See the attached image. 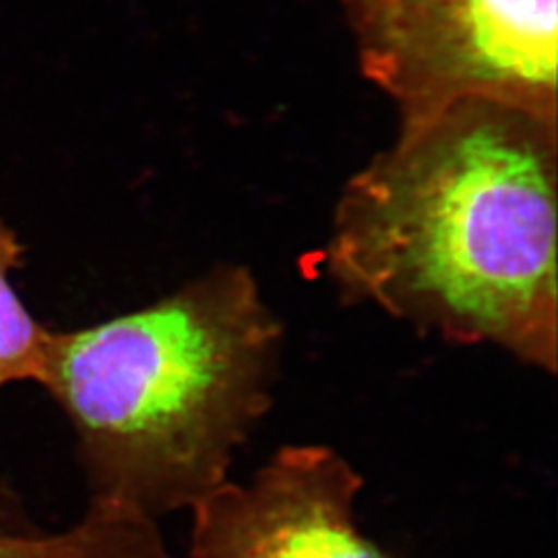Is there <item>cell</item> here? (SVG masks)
I'll return each mask as SVG.
<instances>
[{"instance_id": "cell-1", "label": "cell", "mask_w": 558, "mask_h": 558, "mask_svg": "<svg viewBox=\"0 0 558 558\" xmlns=\"http://www.w3.org/2000/svg\"><path fill=\"white\" fill-rule=\"evenodd\" d=\"M399 120L339 193L325 278L345 304L555 375L558 120L486 100Z\"/></svg>"}, {"instance_id": "cell-2", "label": "cell", "mask_w": 558, "mask_h": 558, "mask_svg": "<svg viewBox=\"0 0 558 558\" xmlns=\"http://www.w3.org/2000/svg\"><path fill=\"white\" fill-rule=\"evenodd\" d=\"M283 327L223 263L140 311L52 331L41 387L77 437L92 499L149 518L216 490L274 403Z\"/></svg>"}, {"instance_id": "cell-3", "label": "cell", "mask_w": 558, "mask_h": 558, "mask_svg": "<svg viewBox=\"0 0 558 558\" xmlns=\"http://www.w3.org/2000/svg\"><path fill=\"white\" fill-rule=\"evenodd\" d=\"M399 119L465 100L558 120V0H338Z\"/></svg>"}, {"instance_id": "cell-4", "label": "cell", "mask_w": 558, "mask_h": 558, "mask_svg": "<svg viewBox=\"0 0 558 558\" xmlns=\"http://www.w3.org/2000/svg\"><path fill=\"white\" fill-rule=\"evenodd\" d=\"M362 484L331 447H281L246 484L228 480L191 507L184 558H396L360 532Z\"/></svg>"}, {"instance_id": "cell-5", "label": "cell", "mask_w": 558, "mask_h": 558, "mask_svg": "<svg viewBox=\"0 0 558 558\" xmlns=\"http://www.w3.org/2000/svg\"><path fill=\"white\" fill-rule=\"evenodd\" d=\"M0 558L177 557L161 536L158 519L122 500L92 499L69 530H0Z\"/></svg>"}, {"instance_id": "cell-6", "label": "cell", "mask_w": 558, "mask_h": 558, "mask_svg": "<svg viewBox=\"0 0 558 558\" xmlns=\"http://www.w3.org/2000/svg\"><path fill=\"white\" fill-rule=\"evenodd\" d=\"M23 253L17 234L0 220V387L23 380L40 385L50 354L52 329L32 317L11 281Z\"/></svg>"}, {"instance_id": "cell-7", "label": "cell", "mask_w": 558, "mask_h": 558, "mask_svg": "<svg viewBox=\"0 0 558 558\" xmlns=\"http://www.w3.org/2000/svg\"><path fill=\"white\" fill-rule=\"evenodd\" d=\"M13 505H15V497H13V493H11V490L0 482V523H2L4 519L9 518V513H11Z\"/></svg>"}]
</instances>
